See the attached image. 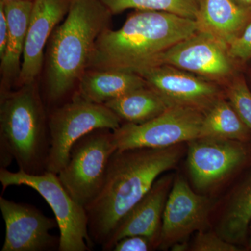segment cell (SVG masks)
Masks as SVG:
<instances>
[{"label": "cell", "mask_w": 251, "mask_h": 251, "mask_svg": "<svg viewBox=\"0 0 251 251\" xmlns=\"http://www.w3.org/2000/svg\"><path fill=\"white\" fill-rule=\"evenodd\" d=\"M72 0H34L23 52L18 87L36 82L45 62L44 50L66 17Z\"/></svg>", "instance_id": "obj_14"}, {"label": "cell", "mask_w": 251, "mask_h": 251, "mask_svg": "<svg viewBox=\"0 0 251 251\" xmlns=\"http://www.w3.org/2000/svg\"><path fill=\"white\" fill-rule=\"evenodd\" d=\"M225 86L226 99L251 130V90L244 73L237 74Z\"/></svg>", "instance_id": "obj_23"}, {"label": "cell", "mask_w": 251, "mask_h": 251, "mask_svg": "<svg viewBox=\"0 0 251 251\" xmlns=\"http://www.w3.org/2000/svg\"><path fill=\"white\" fill-rule=\"evenodd\" d=\"M112 16L100 0H72L65 19L54 29L46 49L44 103L48 110L72 99L96 41L110 26Z\"/></svg>", "instance_id": "obj_2"}, {"label": "cell", "mask_w": 251, "mask_h": 251, "mask_svg": "<svg viewBox=\"0 0 251 251\" xmlns=\"http://www.w3.org/2000/svg\"><path fill=\"white\" fill-rule=\"evenodd\" d=\"M31 1L34 0H0V1H2L4 3L13 2V1Z\"/></svg>", "instance_id": "obj_32"}, {"label": "cell", "mask_w": 251, "mask_h": 251, "mask_svg": "<svg viewBox=\"0 0 251 251\" xmlns=\"http://www.w3.org/2000/svg\"><path fill=\"white\" fill-rule=\"evenodd\" d=\"M153 64L173 66L220 85L246 69L230 55L228 45L199 29L165 51Z\"/></svg>", "instance_id": "obj_8"}, {"label": "cell", "mask_w": 251, "mask_h": 251, "mask_svg": "<svg viewBox=\"0 0 251 251\" xmlns=\"http://www.w3.org/2000/svg\"><path fill=\"white\" fill-rule=\"evenodd\" d=\"M123 123L139 124L150 121L163 113L169 105L152 89H137L105 104Z\"/></svg>", "instance_id": "obj_20"}, {"label": "cell", "mask_w": 251, "mask_h": 251, "mask_svg": "<svg viewBox=\"0 0 251 251\" xmlns=\"http://www.w3.org/2000/svg\"><path fill=\"white\" fill-rule=\"evenodd\" d=\"M112 15L126 10L157 11L196 20L202 0H100Z\"/></svg>", "instance_id": "obj_22"}, {"label": "cell", "mask_w": 251, "mask_h": 251, "mask_svg": "<svg viewBox=\"0 0 251 251\" xmlns=\"http://www.w3.org/2000/svg\"><path fill=\"white\" fill-rule=\"evenodd\" d=\"M33 1L8 3L0 1L4 5L9 24L7 45L0 65V96L9 92L13 85L17 84L22 66L21 59H23Z\"/></svg>", "instance_id": "obj_16"}, {"label": "cell", "mask_w": 251, "mask_h": 251, "mask_svg": "<svg viewBox=\"0 0 251 251\" xmlns=\"http://www.w3.org/2000/svg\"><path fill=\"white\" fill-rule=\"evenodd\" d=\"M201 138L251 142V130L226 97L219 99L203 117Z\"/></svg>", "instance_id": "obj_21"}, {"label": "cell", "mask_w": 251, "mask_h": 251, "mask_svg": "<svg viewBox=\"0 0 251 251\" xmlns=\"http://www.w3.org/2000/svg\"><path fill=\"white\" fill-rule=\"evenodd\" d=\"M50 149L47 171L58 174L69 161L71 150L94 130L117 129L122 120L108 107L87 101L74 94L69 101L48 110Z\"/></svg>", "instance_id": "obj_6"}, {"label": "cell", "mask_w": 251, "mask_h": 251, "mask_svg": "<svg viewBox=\"0 0 251 251\" xmlns=\"http://www.w3.org/2000/svg\"><path fill=\"white\" fill-rule=\"evenodd\" d=\"M173 180L174 178L170 175H163L156 179L151 189L122 221L105 251H112L120 239L133 235L151 238L158 243L159 247L163 212Z\"/></svg>", "instance_id": "obj_15"}, {"label": "cell", "mask_w": 251, "mask_h": 251, "mask_svg": "<svg viewBox=\"0 0 251 251\" xmlns=\"http://www.w3.org/2000/svg\"><path fill=\"white\" fill-rule=\"evenodd\" d=\"M190 245L188 246L186 241L184 242H178L171 247V251H189Z\"/></svg>", "instance_id": "obj_28"}, {"label": "cell", "mask_w": 251, "mask_h": 251, "mask_svg": "<svg viewBox=\"0 0 251 251\" xmlns=\"http://www.w3.org/2000/svg\"><path fill=\"white\" fill-rule=\"evenodd\" d=\"M203 117L196 109L171 106L145 123H123L113 130L117 150L166 148L198 139Z\"/></svg>", "instance_id": "obj_9"}, {"label": "cell", "mask_w": 251, "mask_h": 251, "mask_svg": "<svg viewBox=\"0 0 251 251\" xmlns=\"http://www.w3.org/2000/svg\"><path fill=\"white\" fill-rule=\"evenodd\" d=\"M198 30L196 20L171 13L137 11L117 30L99 35L87 69L134 72L151 65L168 49Z\"/></svg>", "instance_id": "obj_3"}, {"label": "cell", "mask_w": 251, "mask_h": 251, "mask_svg": "<svg viewBox=\"0 0 251 251\" xmlns=\"http://www.w3.org/2000/svg\"><path fill=\"white\" fill-rule=\"evenodd\" d=\"M48 109L36 82L0 96V168L12 161L30 175L47 171Z\"/></svg>", "instance_id": "obj_4"}, {"label": "cell", "mask_w": 251, "mask_h": 251, "mask_svg": "<svg viewBox=\"0 0 251 251\" xmlns=\"http://www.w3.org/2000/svg\"><path fill=\"white\" fill-rule=\"evenodd\" d=\"M0 210L6 234L1 251L59 250V237L50 233L58 227L55 218L47 217L29 204L0 197Z\"/></svg>", "instance_id": "obj_13"}, {"label": "cell", "mask_w": 251, "mask_h": 251, "mask_svg": "<svg viewBox=\"0 0 251 251\" xmlns=\"http://www.w3.org/2000/svg\"><path fill=\"white\" fill-rule=\"evenodd\" d=\"M9 37V24L5 14L4 5L0 2V59L2 58L6 51Z\"/></svg>", "instance_id": "obj_27"}, {"label": "cell", "mask_w": 251, "mask_h": 251, "mask_svg": "<svg viewBox=\"0 0 251 251\" xmlns=\"http://www.w3.org/2000/svg\"><path fill=\"white\" fill-rule=\"evenodd\" d=\"M117 150L113 130L100 128L74 144L69 161L57 176L74 200L86 207L103 186L110 158Z\"/></svg>", "instance_id": "obj_7"}, {"label": "cell", "mask_w": 251, "mask_h": 251, "mask_svg": "<svg viewBox=\"0 0 251 251\" xmlns=\"http://www.w3.org/2000/svg\"><path fill=\"white\" fill-rule=\"evenodd\" d=\"M158 249V243L151 238L133 235L120 239L112 248L113 251H149Z\"/></svg>", "instance_id": "obj_26"}, {"label": "cell", "mask_w": 251, "mask_h": 251, "mask_svg": "<svg viewBox=\"0 0 251 251\" xmlns=\"http://www.w3.org/2000/svg\"><path fill=\"white\" fill-rule=\"evenodd\" d=\"M233 1L243 9L251 11V0H233Z\"/></svg>", "instance_id": "obj_29"}, {"label": "cell", "mask_w": 251, "mask_h": 251, "mask_svg": "<svg viewBox=\"0 0 251 251\" xmlns=\"http://www.w3.org/2000/svg\"><path fill=\"white\" fill-rule=\"evenodd\" d=\"M188 144V171L200 191L210 189L251 165V142L200 138Z\"/></svg>", "instance_id": "obj_10"}, {"label": "cell", "mask_w": 251, "mask_h": 251, "mask_svg": "<svg viewBox=\"0 0 251 251\" xmlns=\"http://www.w3.org/2000/svg\"><path fill=\"white\" fill-rule=\"evenodd\" d=\"M230 55L243 65L251 60V21L242 34L229 45Z\"/></svg>", "instance_id": "obj_25"}, {"label": "cell", "mask_w": 251, "mask_h": 251, "mask_svg": "<svg viewBox=\"0 0 251 251\" xmlns=\"http://www.w3.org/2000/svg\"><path fill=\"white\" fill-rule=\"evenodd\" d=\"M189 251H240L239 246L225 239L217 232H198Z\"/></svg>", "instance_id": "obj_24"}, {"label": "cell", "mask_w": 251, "mask_h": 251, "mask_svg": "<svg viewBox=\"0 0 251 251\" xmlns=\"http://www.w3.org/2000/svg\"><path fill=\"white\" fill-rule=\"evenodd\" d=\"M182 154V144L117 150L113 153L100 193L85 207L93 245L105 251L126 216L163 173L176 166Z\"/></svg>", "instance_id": "obj_1"}, {"label": "cell", "mask_w": 251, "mask_h": 251, "mask_svg": "<svg viewBox=\"0 0 251 251\" xmlns=\"http://www.w3.org/2000/svg\"><path fill=\"white\" fill-rule=\"evenodd\" d=\"M196 21L199 30L229 46L251 22V11L238 6L233 0H202Z\"/></svg>", "instance_id": "obj_17"}, {"label": "cell", "mask_w": 251, "mask_h": 251, "mask_svg": "<svg viewBox=\"0 0 251 251\" xmlns=\"http://www.w3.org/2000/svg\"><path fill=\"white\" fill-rule=\"evenodd\" d=\"M134 72L170 106L186 107L204 113L226 97L225 90L216 82L173 66L153 64Z\"/></svg>", "instance_id": "obj_11"}, {"label": "cell", "mask_w": 251, "mask_h": 251, "mask_svg": "<svg viewBox=\"0 0 251 251\" xmlns=\"http://www.w3.org/2000/svg\"><path fill=\"white\" fill-rule=\"evenodd\" d=\"M3 189L11 186H25L44 198L53 211L59 230V251H88L93 247L88 230L85 208L70 196L57 174L46 171L30 175L21 171L0 168Z\"/></svg>", "instance_id": "obj_5"}, {"label": "cell", "mask_w": 251, "mask_h": 251, "mask_svg": "<svg viewBox=\"0 0 251 251\" xmlns=\"http://www.w3.org/2000/svg\"><path fill=\"white\" fill-rule=\"evenodd\" d=\"M251 221V165L231 195L217 232L236 245L246 244Z\"/></svg>", "instance_id": "obj_19"}, {"label": "cell", "mask_w": 251, "mask_h": 251, "mask_svg": "<svg viewBox=\"0 0 251 251\" xmlns=\"http://www.w3.org/2000/svg\"><path fill=\"white\" fill-rule=\"evenodd\" d=\"M211 205L210 200L193 191L184 178H174L163 212L158 249H171L193 232L205 230Z\"/></svg>", "instance_id": "obj_12"}, {"label": "cell", "mask_w": 251, "mask_h": 251, "mask_svg": "<svg viewBox=\"0 0 251 251\" xmlns=\"http://www.w3.org/2000/svg\"><path fill=\"white\" fill-rule=\"evenodd\" d=\"M248 75H249V80H247L248 85H249V88L251 90V67L247 69ZM247 79V78H246Z\"/></svg>", "instance_id": "obj_31"}, {"label": "cell", "mask_w": 251, "mask_h": 251, "mask_svg": "<svg viewBox=\"0 0 251 251\" xmlns=\"http://www.w3.org/2000/svg\"><path fill=\"white\" fill-rule=\"evenodd\" d=\"M146 86L143 77L130 71L87 69L79 81L75 93L87 101L105 105Z\"/></svg>", "instance_id": "obj_18"}, {"label": "cell", "mask_w": 251, "mask_h": 251, "mask_svg": "<svg viewBox=\"0 0 251 251\" xmlns=\"http://www.w3.org/2000/svg\"><path fill=\"white\" fill-rule=\"evenodd\" d=\"M246 249L251 251V221L249 225V232H248L247 240L246 243Z\"/></svg>", "instance_id": "obj_30"}]
</instances>
